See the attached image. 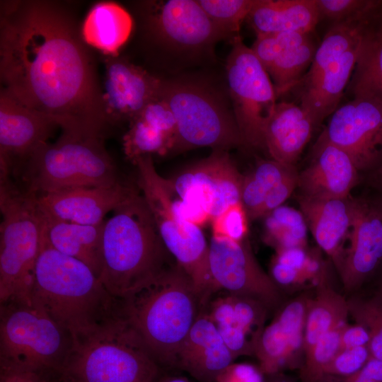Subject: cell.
Wrapping results in <instances>:
<instances>
[{
	"label": "cell",
	"mask_w": 382,
	"mask_h": 382,
	"mask_svg": "<svg viewBox=\"0 0 382 382\" xmlns=\"http://www.w3.org/2000/svg\"><path fill=\"white\" fill-rule=\"evenodd\" d=\"M0 79L18 102L62 129L104 135L110 125L90 47L61 2L1 1Z\"/></svg>",
	"instance_id": "obj_1"
},
{
	"label": "cell",
	"mask_w": 382,
	"mask_h": 382,
	"mask_svg": "<svg viewBox=\"0 0 382 382\" xmlns=\"http://www.w3.org/2000/svg\"><path fill=\"white\" fill-rule=\"evenodd\" d=\"M32 296L73 339L122 313V300L86 264L53 248L42 228Z\"/></svg>",
	"instance_id": "obj_2"
},
{
	"label": "cell",
	"mask_w": 382,
	"mask_h": 382,
	"mask_svg": "<svg viewBox=\"0 0 382 382\" xmlns=\"http://www.w3.org/2000/svg\"><path fill=\"white\" fill-rule=\"evenodd\" d=\"M202 307L191 279L175 261L122 300L124 316L162 369L171 372Z\"/></svg>",
	"instance_id": "obj_3"
},
{
	"label": "cell",
	"mask_w": 382,
	"mask_h": 382,
	"mask_svg": "<svg viewBox=\"0 0 382 382\" xmlns=\"http://www.w3.org/2000/svg\"><path fill=\"white\" fill-rule=\"evenodd\" d=\"M170 258L137 188L104 222L99 279L122 300L172 263Z\"/></svg>",
	"instance_id": "obj_4"
},
{
	"label": "cell",
	"mask_w": 382,
	"mask_h": 382,
	"mask_svg": "<svg viewBox=\"0 0 382 382\" xmlns=\"http://www.w3.org/2000/svg\"><path fill=\"white\" fill-rule=\"evenodd\" d=\"M60 372L66 382H158L165 371L122 312L74 338Z\"/></svg>",
	"instance_id": "obj_5"
},
{
	"label": "cell",
	"mask_w": 382,
	"mask_h": 382,
	"mask_svg": "<svg viewBox=\"0 0 382 382\" xmlns=\"http://www.w3.org/2000/svg\"><path fill=\"white\" fill-rule=\"evenodd\" d=\"M35 195L83 187L115 185L118 178L104 135L63 129L54 143L40 145L22 166L17 179Z\"/></svg>",
	"instance_id": "obj_6"
},
{
	"label": "cell",
	"mask_w": 382,
	"mask_h": 382,
	"mask_svg": "<svg viewBox=\"0 0 382 382\" xmlns=\"http://www.w3.org/2000/svg\"><path fill=\"white\" fill-rule=\"evenodd\" d=\"M137 185L156 224L160 238L173 260L191 279L202 305L219 291L209 265V243L201 227L185 217L179 197L169 179L160 175L151 156L139 158Z\"/></svg>",
	"instance_id": "obj_7"
},
{
	"label": "cell",
	"mask_w": 382,
	"mask_h": 382,
	"mask_svg": "<svg viewBox=\"0 0 382 382\" xmlns=\"http://www.w3.org/2000/svg\"><path fill=\"white\" fill-rule=\"evenodd\" d=\"M0 303L30 302L41 220L35 194L0 178Z\"/></svg>",
	"instance_id": "obj_8"
},
{
	"label": "cell",
	"mask_w": 382,
	"mask_h": 382,
	"mask_svg": "<svg viewBox=\"0 0 382 382\" xmlns=\"http://www.w3.org/2000/svg\"><path fill=\"white\" fill-rule=\"evenodd\" d=\"M72 345L71 333L33 299L0 303V367L60 371Z\"/></svg>",
	"instance_id": "obj_9"
},
{
	"label": "cell",
	"mask_w": 382,
	"mask_h": 382,
	"mask_svg": "<svg viewBox=\"0 0 382 382\" xmlns=\"http://www.w3.org/2000/svg\"><path fill=\"white\" fill-rule=\"evenodd\" d=\"M158 98L168 105L176 121L173 151L204 146L226 151L245 146L233 112L207 86L190 81L162 80Z\"/></svg>",
	"instance_id": "obj_10"
},
{
	"label": "cell",
	"mask_w": 382,
	"mask_h": 382,
	"mask_svg": "<svg viewBox=\"0 0 382 382\" xmlns=\"http://www.w3.org/2000/svg\"><path fill=\"white\" fill-rule=\"evenodd\" d=\"M226 75L233 115L245 146L264 149V132L277 94L268 73L241 36L231 41Z\"/></svg>",
	"instance_id": "obj_11"
},
{
	"label": "cell",
	"mask_w": 382,
	"mask_h": 382,
	"mask_svg": "<svg viewBox=\"0 0 382 382\" xmlns=\"http://www.w3.org/2000/svg\"><path fill=\"white\" fill-rule=\"evenodd\" d=\"M320 137L342 149L358 170H375L382 164V103L352 98L331 115Z\"/></svg>",
	"instance_id": "obj_12"
},
{
	"label": "cell",
	"mask_w": 382,
	"mask_h": 382,
	"mask_svg": "<svg viewBox=\"0 0 382 382\" xmlns=\"http://www.w3.org/2000/svg\"><path fill=\"white\" fill-rule=\"evenodd\" d=\"M209 265L218 291L255 299L268 308L279 303V286L257 262L247 238L235 241L212 236Z\"/></svg>",
	"instance_id": "obj_13"
},
{
	"label": "cell",
	"mask_w": 382,
	"mask_h": 382,
	"mask_svg": "<svg viewBox=\"0 0 382 382\" xmlns=\"http://www.w3.org/2000/svg\"><path fill=\"white\" fill-rule=\"evenodd\" d=\"M243 176L226 151L216 150L169 181L180 198L201 207L212 221L231 205L241 202Z\"/></svg>",
	"instance_id": "obj_14"
},
{
	"label": "cell",
	"mask_w": 382,
	"mask_h": 382,
	"mask_svg": "<svg viewBox=\"0 0 382 382\" xmlns=\"http://www.w3.org/2000/svg\"><path fill=\"white\" fill-rule=\"evenodd\" d=\"M143 16L151 37L167 47L196 51L224 39L195 0L145 2Z\"/></svg>",
	"instance_id": "obj_15"
},
{
	"label": "cell",
	"mask_w": 382,
	"mask_h": 382,
	"mask_svg": "<svg viewBox=\"0 0 382 382\" xmlns=\"http://www.w3.org/2000/svg\"><path fill=\"white\" fill-rule=\"evenodd\" d=\"M58 121L30 109L0 90V177L17 179L30 155L48 139Z\"/></svg>",
	"instance_id": "obj_16"
},
{
	"label": "cell",
	"mask_w": 382,
	"mask_h": 382,
	"mask_svg": "<svg viewBox=\"0 0 382 382\" xmlns=\"http://www.w3.org/2000/svg\"><path fill=\"white\" fill-rule=\"evenodd\" d=\"M309 300L306 296H301L289 301L264 328L254 354L263 374L271 376L301 367Z\"/></svg>",
	"instance_id": "obj_17"
},
{
	"label": "cell",
	"mask_w": 382,
	"mask_h": 382,
	"mask_svg": "<svg viewBox=\"0 0 382 382\" xmlns=\"http://www.w3.org/2000/svg\"><path fill=\"white\" fill-rule=\"evenodd\" d=\"M349 245L338 272L344 288L358 289L382 262V208L371 198H352Z\"/></svg>",
	"instance_id": "obj_18"
},
{
	"label": "cell",
	"mask_w": 382,
	"mask_h": 382,
	"mask_svg": "<svg viewBox=\"0 0 382 382\" xmlns=\"http://www.w3.org/2000/svg\"><path fill=\"white\" fill-rule=\"evenodd\" d=\"M103 99L109 123L132 121L158 97L162 80L117 56H105Z\"/></svg>",
	"instance_id": "obj_19"
},
{
	"label": "cell",
	"mask_w": 382,
	"mask_h": 382,
	"mask_svg": "<svg viewBox=\"0 0 382 382\" xmlns=\"http://www.w3.org/2000/svg\"><path fill=\"white\" fill-rule=\"evenodd\" d=\"M137 189L120 181L110 186L77 187L35 196L40 210L50 216L79 224L98 225Z\"/></svg>",
	"instance_id": "obj_20"
},
{
	"label": "cell",
	"mask_w": 382,
	"mask_h": 382,
	"mask_svg": "<svg viewBox=\"0 0 382 382\" xmlns=\"http://www.w3.org/2000/svg\"><path fill=\"white\" fill-rule=\"evenodd\" d=\"M310 164L298 173L301 194L316 199L347 198L357 185L359 170L340 147L318 137Z\"/></svg>",
	"instance_id": "obj_21"
},
{
	"label": "cell",
	"mask_w": 382,
	"mask_h": 382,
	"mask_svg": "<svg viewBox=\"0 0 382 382\" xmlns=\"http://www.w3.org/2000/svg\"><path fill=\"white\" fill-rule=\"evenodd\" d=\"M234 359L202 307L178 352L177 370L186 371L199 382H216Z\"/></svg>",
	"instance_id": "obj_22"
},
{
	"label": "cell",
	"mask_w": 382,
	"mask_h": 382,
	"mask_svg": "<svg viewBox=\"0 0 382 382\" xmlns=\"http://www.w3.org/2000/svg\"><path fill=\"white\" fill-rule=\"evenodd\" d=\"M298 202L318 247L331 258L338 271L352 221V198L316 199L299 194Z\"/></svg>",
	"instance_id": "obj_23"
},
{
	"label": "cell",
	"mask_w": 382,
	"mask_h": 382,
	"mask_svg": "<svg viewBox=\"0 0 382 382\" xmlns=\"http://www.w3.org/2000/svg\"><path fill=\"white\" fill-rule=\"evenodd\" d=\"M177 139V125L168 105L158 97L129 122L122 139L123 151L132 163L139 158L173 151Z\"/></svg>",
	"instance_id": "obj_24"
},
{
	"label": "cell",
	"mask_w": 382,
	"mask_h": 382,
	"mask_svg": "<svg viewBox=\"0 0 382 382\" xmlns=\"http://www.w3.org/2000/svg\"><path fill=\"white\" fill-rule=\"evenodd\" d=\"M316 128L299 104L279 102L265 129L264 149L272 159L294 166Z\"/></svg>",
	"instance_id": "obj_25"
},
{
	"label": "cell",
	"mask_w": 382,
	"mask_h": 382,
	"mask_svg": "<svg viewBox=\"0 0 382 382\" xmlns=\"http://www.w3.org/2000/svg\"><path fill=\"white\" fill-rule=\"evenodd\" d=\"M359 45L360 42L346 51L312 83L295 90L299 104L309 114L316 127L338 108L352 76Z\"/></svg>",
	"instance_id": "obj_26"
},
{
	"label": "cell",
	"mask_w": 382,
	"mask_h": 382,
	"mask_svg": "<svg viewBox=\"0 0 382 382\" xmlns=\"http://www.w3.org/2000/svg\"><path fill=\"white\" fill-rule=\"evenodd\" d=\"M347 88L352 98H366L382 103V0H378L368 16Z\"/></svg>",
	"instance_id": "obj_27"
},
{
	"label": "cell",
	"mask_w": 382,
	"mask_h": 382,
	"mask_svg": "<svg viewBox=\"0 0 382 382\" xmlns=\"http://www.w3.org/2000/svg\"><path fill=\"white\" fill-rule=\"evenodd\" d=\"M39 210L42 231L51 245L86 264L99 278L105 221L98 225L79 224L54 219Z\"/></svg>",
	"instance_id": "obj_28"
},
{
	"label": "cell",
	"mask_w": 382,
	"mask_h": 382,
	"mask_svg": "<svg viewBox=\"0 0 382 382\" xmlns=\"http://www.w3.org/2000/svg\"><path fill=\"white\" fill-rule=\"evenodd\" d=\"M246 20L256 36L311 33L320 21L316 0H255Z\"/></svg>",
	"instance_id": "obj_29"
},
{
	"label": "cell",
	"mask_w": 382,
	"mask_h": 382,
	"mask_svg": "<svg viewBox=\"0 0 382 382\" xmlns=\"http://www.w3.org/2000/svg\"><path fill=\"white\" fill-rule=\"evenodd\" d=\"M133 21L127 11L112 1L93 5L81 27L84 42L105 56H117L132 31Z\"/></svg>",
	"instance_id": "obj_30"
},
{
	"label": "cell",
	"mask_w": 382,
	"mask_h": 382,
	"mask_svg": "<svg viewBox=\"0 0 382 382\" xmlns=\"http://www.w3.org/2000/svg\"><path fill=\"white\" fill-rule=\"evenodd\" d=\"M348 300L328 284L326 277L317 284L316 294L310 299L304 329V353L323 336L347 323Z\"/></svg>",
	"instance_id": "obj_31"
},
{
	"label": "cell",
	"mask_w": 382,
	"mask_h": 382,
	"mask_svg": "<svg viewBox=\"0 0 382 382\" xmlns=\"http://www.w3.org/2000/svg\"><path fill=\"white\" fill-rule=\"evenodd\" d=\"M294 168L272 158L264 159L243 176L241 202L248 219H259L260 210L267 197Z\"/></svg>",
	"instance_id": "obj_32"
},
{
	"label": "cell",
	"mask_w": 382,
	"mask_h": 382,
	"mask_svg": "<svg viewBox=\"0 0 382 382\" xmlns=\"http://www.w3.org/2000/svg\"><path fill=\"white\" fill-rule=\"evenodd\" d=\"M318 45L313 35L302 44L281 53L267 70L277 96L291 91L310 68Z\"/></svg>",
	"instance_id": "obj_33"
},
{
	"label": "cell",
	"mask_w": 382,
	"mask_h": 382,
	"mask_svg": "<svg viewBox=\"0 0 382 382\" xmlns=\"http://www.w3.org/2000/svg\"><path fill=\"white\" fill-rule=\"evenodd\" d=\"M264 217V241L275 250L307 247L308 228L301 211L282 205Z\"/></svg>",
	"instance_id": "obj_34"
},
{
	"label": "cell",
	"mask_w": 382,
	"mask_h": 382,
	"mask_svg": "<svg viewBox=\"0 0 382 382\" xmlns=\"http://www.w3.org/2000/svg\"><path fill=\"white\" fill-rule=\"evenodd\" d=\"M348 302L349 315L369 333L370 356L382 361V285L372 295Z\"/></svg>",
	"instance_id": "obj_35"
},
{
	"label": "cell",
	"mask_w": 382,
	"mask_h": 382,
	"mask_svg": "<svg viewBox=\"0 0 382 382\" xmlns=\"http://www.w3.org/2000/svg\"><path fill=\"white\" fill-rule=\"evenodd\" d=\"M213 24L231 42L240 36L243 22L246 20L255 0H197Z\"/></svg>",
	"instance_id": "obj_36"
},
{
	"label": "cell",
	"mask_w": 382,
	"mask_h": 382,
	"mask_svg": "<svg viewBox=\"0 0 382 382\" xmlns=\"http://www.w3.org/2000/svg\"><path fill=\"white\" fill-rule=\"evenodd\" d=\"M344 325L323 336L304 353L300 368L302 382H323L327 366L340 350V334Z\"/></svg>",
	"instance_id": "obj_37"
},
{
	"label": "cell",
	"mask_w": 382,
	"mask_h": 382,
	"mask_svg": "<svg viewBox=\"0 0 382 382\" xmlns=\"http://www.w3.org/2000/svg\"><path fill=\"white\" fill-rule=\"evenodd\" d=\"M313 33L286 32L257 35L250 48L267 71L281 53L302 44Z\"/></svg>",
	"instance_id": "obj_38"
},
{
	"label": "cell",
	"mask_w": 382,
	"mask_h": 382,
	"mask_svg": "<svg viewBox=\"0 0 382 382\" xmlns=\"http://www.w3.org/2000/svg\"><path fill=\"white\" fill-rule=\"evenodd\" d=\"M378 0H316L319 19L332 24L364 16Z\"/></svg>",
	"instance_id": "obj_39"
},
{
	"label": "cell",
	"mask_w": 382,
	"mask_h": 382,
	"mask_svg": "<svg viewBox=\"0 0 382 382\" xmlns=\"http://www.w3.org/2000/svg\"><path fill=\"white\" fill-rule=\"evenodd\" d=\"M248 216L241 202L231 205L212 220V236L235 241L247 238Z\"/></svg>",
	"instance_id": "obj_40"
},
{
	"label": "cell",
	"mask_w": 382,
	"mask_h": 382,
	"mask_svg": "<svg viewBox=\"0 0 382 382\" xmlns=\"http://www.w3.org/2000/svg\"><path fill=\"white\" fill-rule=\"evenodd\" d=\"M368 346L340 350L327 366L326 376L346 378L358 372L370 358Z\"/></svg>",
	"instance_id": "obj_41"
},
{
	"label": "cell",
	"mask_w": 382,
	"mask_h": 382,
	"mask_svg": "<svg viewBox=\"0 0 382 382\" xmlns=\"http://www.w3.org/2000/svg\"><path fill=\"white\" fill-rule=\"evenodd\" d=\"M0 382H66L56 370H24L0 367Z\"/></svg>",
	"instance_id": "obj_42"
},
{
	"label": "cell",
	"mask_w": 382,
	"mask_h": 382,
	"mask_svg": "<svg viewBox=\"0 0 382 382\" xmlns=\"http://www.w3.org/2000/svg\"><path fill=\"white\" fill-rule=\"evenodd\" d=\"M298 172L292 170L269 194L259 212V218L283 205L298 187Z\"/></svg>",
	"instance_id": "obj_43"
},
{
	"label": "cell",
	"mask_w": 382,
	"mask_h": 382,
	"mask_svg": "<svg viewBox=\"0 0 382 382\" xmlns=\"http://www.w3.org/2000/svg\"><path fill=\"white\" fill-rule=\"evenodd\" d=\"M260 368L249 364H231L216 378V382H264Z\"/></svg>",
	"instance_id": "obj_44"
},
{
	"label": "cell",
	"mask_w": 382,
	"mask_h": 382,
	"mask_svg": "<svg viewBox=\"0 0 382 382\" xmlns=\"http://www.w3.org/2000/svg\"><path fill=\"white\" fill-rule=\"evenodd\" d=\"M369 341V333L362 325L357 323L355 325L345 323L343 325L340 334V350L368 346Z\"/></svg>",
	"instance_id": "obj_45"
},
{
	"label": "cell",
	"mask_w": 382,
	"mask_h": 382,
	"mask_svg": "<svg viewBox=\"0 0 382 382\" xmlns=\"http://www.w3.org/2000/svg\"><path fill=\"white\" fill-rule=\"evenodd\" d=\"M358 373L374 381L382 382V361L370 357Z\"/></svg>",
	"instance_id": "obj_46"
},
{
	"label": "cell",
	"mask_w": 382,
	"mask_h": 382,
	"mask_svg": "<svg viewBox=\"0 0 382 382\" xmlns=\"http://www.w3.org/2000/svg\"><path fill=\"white\" fill-rule=\"evenodd\" d=\"M323 382H376L366 378L358 372L349 377L338 379L337 377L326 376Z\"/></svg>",
	"instance_id": "obj_47"
},
{
	"label": "cell",
	"mask_w": 382,
	"mask_h": 382,
	"mask_svg": "<svg viewBox=\"0 0 382 382\" xmlns=\"http://www.w3.org/2000/svg\"><path fill=\"white\" fill-rule=\"evenodd\" d=\"M369 184L378 192H382V164L375 170L369 172Z\"/></svg>",
	"instance_id": "obj_48"
},
{
	"label": "cell",
	"mask_w": 382,
	"mask_h": 382,
	"mask_svg": "<svg viewBox=\"0 0 382 382\" xmlns=\"http://www.w3.org/2000/svg\"><path fill=\"white\" fill-rule=\"evenodd\" d=\"M158 382H190L187 378L165 371Z\"/></svg>",
	"instance_id": "obj_49"
},
{
	"label": "cell",
	"mask_w": 382,
	"mask_h": 382,
	"mask_svg": "<svg viewBox=\"0 0 382 382\" xmlns=\"http://www.w3.org/2000/svg\"><path fill=\"white\" fill-rule=\"evenodd\" d=\"M270 376L272 377V378L271 380L268 381V382H291V381L280 375V373L271 375Z\"/></svg>",
	"instance_id": "obj_50"
},
{
	"label": "cell",
	"mask_w": 382,
	"mask_h": 382,
	"mask_svg": "<svg viewBox=\"0 0 382 382\" xmlns=\"http://www.w3.org/2000/svg\"><path fill=\"white\" fill-rule=\"evenodd\" d=\"M373 198L382 208V192H379L378 194L373 197Z\"/></svg>",
	"instance_id": "obj_51"
},
{
	"label": "cell",
	"mask_w": 382,
	"mask_h": 382,
	"mask_svg": "<svg viewBox=\"0 0 382 382\" xmlns=\"http://www.w3.org/2000/svg\"><path fill=\"white\" fill-rule=\"evenodd\" d=\"M381 285H382V282H381Z\"/></svg>",
	"instance_id": "obj_52"
}]
</instances>
